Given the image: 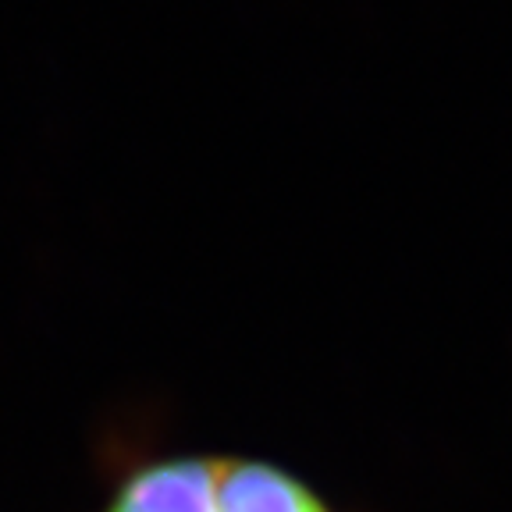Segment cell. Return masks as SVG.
I'll list each match as a JSON object with an SVG mask.
<instances>
[{
	"instance_id": "6da1fadb",
	"label": "cell",
	"mask_w": 512,
	"mask_h": 512,
	"mask_svg": "<svg viewBox=\"0 0 512 512\" xmlns=\"http://www.w3.org/2000/svg\"><path fill=\"white\" fill-rule=\"evenodd\" d=\"M217 480L221 456L132 448L114 459L96 512H221Z\"/></svg>"
},
{
	"instance_id": "7a4b0ae2",
	"label": "cell",
	"mask_w": 512,
	"mask_h": 512,
	"mask_svg": "<svg viewBox=\"0 0 512 512\" xmlns=\"http://www.w3.org/2000/svg\"><path fill=\"white\" fill-rule=\"evenodd\" d=\"M221 512H335L296 473L267 459L221 456Z\"/></svg>"
}]
</instances>
